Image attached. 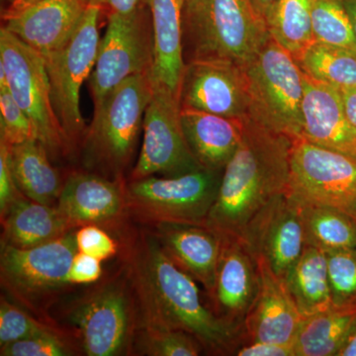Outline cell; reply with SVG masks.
I'll return each instance as SVG.
<instances>
[{"instance_id": "obj_1", "label": "cell", "mask_w": 356, "mask_h": 356, "mask_svg": "<svg viewBox=\"0 0 356 356\" xmlns=\"http://www.w3.org/2000/svg\"><path fill=\"white\" fill-rule=\"evenodd\" d=\"M119 243L139 327L179 330L195 337L209 355H233L243 337L215 315L197 281L166 254L151 229L123 231Z\"/></svg>"}, {"instance_id": "obj_2", "label": "cell", "mask_w": 356, "mask_h": 356, "mask_svg": "<svg viewBox=\"0 0 356 356\" xmlns=\"http://www.w3.org/2000/svg\"><path fill=\"white\" fill-rule=\"evenodd\" d=\"M293 140L245 117L242 142L222 170L205 224L221 236L242 238L259 211L288 191Z\"/></svg>"}, {"instance_id": "obj_3", "label": "cell", "mask_w": 356, "mask_h": 356, "mask_svg": "<svg viewBox=\"0 0 356 356\" xmlns=\"http://www.w3.org/2000/svg\"><path fill=\"white\" fill-rule=\"evenodd\" d=\"M153 92L152 74H136L95 105L92 122L81 145V163L88 172L126 180Z\"/></svg>"}, {"instance_id": "obj_4", "label": "cell", "mask_w": 356, "mask_h": 356, "mask_svg": "<svg viewBox=\"0 0 356 356\" xmlns=\"http://www.w3.org/2000/svg\"><path fill=\"white\" fill-rule=\"evenodd\" d=\"M67 322L74 330L81 353L88 356L133 355L139 316L130 278L124 266L70 307Z\"/></svg>"}, {"instance_id": "obj_5", "label": "cell", "mask_w": 356, "mask_h": 356, "mask_svg": "<svg viewBox=\"0 0 356 356\" xmlns=\"http://www.w3.org/2000/svg\"><path fill=\"white\" fill-rule=\"evenodd\" d=\"M186 30L191 58H219L242 67L254 60L270 37L250 0H196L185 8Z\"/></svg>"}, {"instance_id": "obj_6", "label": "cell", "mask_w": 356, "mask_h": 356, "mask_svg": "<svg viewBox=\"0 0 356 356\" xmlns=\"http://www.w3.org/2000/svg\"><path fill=\"white\" fill-rule=\"evenodd\" d=\"M252 120L291 139L301 138L303 127L304 72L296 58L269 37L245 67Z\"/></svg>"}, {"instance_id": "obj_7", "label": "cell", "mask_w": 356, "mask_h": 356, "mask_svg": "<svg viewBox=\"0 0 356 356\" xmlns=\"http://www.w3.org/2000/svg\"><path fill=\"white\" fill-rule=\"evenodd\" d=\"M76 252V229L34 248L1 243L2 287L23 308L44 320L55 299L72 286L67 274Z\"/></svg>"}, {"instance_id": "obj_8", "label": "cell", "mask_w": 356, "mask_h": 356, "mask_svg": "<svg viewBox=\"0 0 356 356\" xmlns=\"http://www.w3.org/2000/svg\"><path fill=\"white\" fill-rule=\"evenodd\" d=\"M222 173L202 168L177 177L126 180L129 216L145 226L163 222L205 224Z\"/></svg>"}, {"instance_id": "obj_9", "label": "cell", "mask_w": 356, "mask_h": 356, "mask_svg": "<svg viewBox=\"0 0 356 356\" xmlns=\"http://www.w3.org/2000/svg\"><path fill=\"white\" fill-rule=\"evenodd\" d=\"M99 6L88 4L81 22L63 46L43 57L50 81L51 102L72 152L86 132L79 107L81 86L95 69L99 48Z\"/></svg>"}, {"instance_id": "obj_10", "label": "cell", "mask_w": 356, "mask_h": 356, "mask_svg": "<svg viewBox=\"0 0 356 356\" xmlns=\"http://www.w3.org/2000/svg\"><path fill=\"white\" fill-rule=\"evenodd\" d=\"M0 63L6 69L9 91L31 120L37 140L51 158L69 156L72 149L54 109L43 57L1 27Z\"/></svg>"}, {"instance_id": "obj_11", "label": "cell", "mask_w": 356, "mask_h": 356, "mask_svg": "<svg viewBox=\"0 0 356 356\" xmlns=\"http://www.w3.org/2000/svg\"><path fill=\"white\" fill-rule=\"evenodd\" d=\"M154 38L151 13L144 2L129 13L107 14L89 86L95 105L112 89L136 74H152Z\"/></svg>"}, {"instance_id": "obj_12", "label": "cell", "mask_w": 356, "mask_h": 356, "mask_svg": "<svg viewBox=\"0 0 356 356\" xmlns=\"http://www.w3.org/2000/svg\"><path fill=\"white\" fill-rule=\"evenodd\" d=\"M288 193L300 202L336 208L356 219V156L293 140Z\"/></svg>"}, {"instance_id": "obj_13", "label": "cell", "mask_w": 356, "mask_h": 356, "mask_svg": "<svg viewBox=\"0 0 356 356\" xmlns=\"http://www.w3.org/2000/svg\"><path fill=\"white\" fill-rule=\"evenodd\" d=\"M180 112L178 95L154 83L153 95L145 112L142 147L129 179L156 175L177 177L202 170L185 139Z\"/></svg>"}, {"instance_id": "obj_14", "label": "cell", "mask_w": 356, "mask_h": 356, "mask_svg": "<svg viewBox=\"0 0 356 356\" xmlns=\"http://www.w3.org/2000/svg\"><path fill=\"white\" fill-rule=\"evenodd\" d=\"M181 108L229 117L250 115L245 67L219 58H191L185 65L178 90Z\"/></svg>"}, {"instance_id": "obj_15", "label": "cell", "mask_w": 356, "mask_h": 356, "mask_svg": "<svg viewBox=\"0 0 356 356\" xmlns=\"http://www.w3.org/2000/svg\"><path fill=\"white\" fill-rule=\"evenodd\" d=\"M241 240L254 259L266 261L284 281L307 245L296 199L288 191L274 198L252 219Z\"/></svg>"}, {"instance_id": "obj_16", "label": "cell", "mask_w": 356, "mask_h": 356, "mask_svg": "<svg viewBox=\"0 0 356 356\" xmlns=\"http://www.w3.org/2000/svg\"><path fill=\"white\" fill-rule=\"evenodd\" d=\"M261 288L257 259L241 238L222 236L214 289L208 299L215 315L245 337V324Z\"/></svg>"}, {"instance_id": "obj_17", "label": "cell", "mask_w": 356, "mask_h": 356, "mask_svg": "<svg viewBox=\"0 0 356 356\" xmlns=\"http://www.w3.org/2000/svg\"><path fill=\"white\" fill-rule=\"evenodd\" d=\"M125 184L126 180L110 179L88 170L70 173L58 197V209L74 229L96 225L124 231L130 217Z\"/></svg>"}, {"instance_id": "obj_18", "label": "cell", "mask_w": 356, "mask_h": 356, "mask_svg": "<svg viewBox=\"0 0 356 356\" xmlns=\"http://www.w3.org/2000/svg\"><path fill=\"white\" fill-rule=\"evenodd\" d=\"M147 228L166 254L202 285L207 298L214 289L222 236L206 224L163 222Z\"/></svg>"}, {"instance_id": "obj_19", "label": "cell", "mask_w": 356, "mask_h": 356, "mask_svg": "<svg viewBox=\"0 0 356 356\" xmlns=\"http://www.w3.org/2000/svg\"><path fill=\"white\" fill-rule=\"evenodd\" d=\"M88 6L86 0H42L17 13L2 14V27L44 57L69 40Z\"/></svg>"}, {"instance_id": "obj_20", "label": "cell", "mask_w": 356, "mask_h": 356, "mask_svg": "<svg viewBox=\"0 0 356 356\" xmlns=\"http://www.w3.org/2000/svg\"><path fill=\"white\" fill-rule=\"evenodd\" d=\"M255 259L261 274V288L245 321L242 341L290 346L304 318L290 296L284 281L273 273L266 261Z\"/></svg>"}, {"instance_id": "obj_21", "label": "cell", "mask_w": 356, "mask_h": 356, "mask_svg": "<svg viewBox=\"0 0 356 356\" xmlns=\"http://www.w3.org/2000/svg\"><path fill=\"white\" fill-rule=\"evenodd\" d=\"M301 138L356 156V128L348 120L339 89L304 74Z\"/></svg>"}, {"instance_id": "obj_22", "label": "cell", "mask_w": 356, "mask_h": 356, "mask_svg": "<svg viewBox=\"0 0 356 356\" xmlns=\"http://www.w3.org/2000/svg\"><path fill=\"white\" fill-rule=\"evenodd\" d=\"M182 130L192 154L205 170L222 172L240 147L245 118L181 108Z\"/></svg>"}, {"instance_id": "obj_23", "label": "cell", "mask_w": 356, "mask_h": 356, "mask_svg": "<svg viewBox=\"0 0 356 356\" xmlns=\"http://www.w3.org/2000/svg\"><path fill=\"white\" fill-rule=\"evenodd\" d=\"M151 13L154 38L152 79L178 95L185 65V0H142Z\"/></svg>"}, {"instance_id": "obj_24", "label": "cell", "mask_w": 356, "mask_h": 356, "mask_svg": "<svg viewBox=\"0 0 356 356\" xmlns=\"http://www.w3.org/2000/svg\"><path fill=\"white\" fill-rule=\"evenodd\" d=\"M7 158L14 179L26 197L57 205L67 177L51 165L50 154L38 140L7 145Z\"/></svg>"}, {"instance_id": "obj_25", "label": "cell", "mask_w": 356, "mask_h": 356, "mask_svg": "<svg viewBox=\"0 0 356 356\" xmlns=\"http://www.w3.org/2000/svg\"><path fill=\"white\" fill-rule=\"evenodd\" d=\"M1 225V243L18 248L44 245L74 231L57 205L36 202L26 196L14 204Z\"/></svg>"}, {"instance_id": "obj_26", "label": "cell", "mask_w": 356, "mask_h": 356, "mask_svg": "<svg viewBox=\"0 0 356 356\" xmlns=\"http://www.w3.org/2000/svg\"><path fill=\"white\" fill-rule=\"evenodd\" d=\"M284 283L304 318L332 308L327 252L307 245Z\"/></svg>"}, {"instance_id": "obj_27", "label": "cell", "mask_w": 356, "mask_h": 356, "mask_svg": "<svg viewBox=\"0 0 356 356\" xmlns=\"http://www.w3.org/2000/svg\"><path fill=\"white\" fill-rule=\"evenodd\" d=\"M356 323V310L332 307L305 318L293 341L295 356H337Z\"/></svg>"}, {"instance_id": "obj_28", "label": "cell", "mask_w": 356, "mask_h": 356, "mask_svg": "<svg viewBox=\"0 0 356 356\" xmlns=\"http://www.w3.org/2000/svg\"><path fill=\"white\" fill-rule=\"evenodd\" d=\"M297 202L303 220L306 245L325 252L356 248L355 218L336 208Z\"/></svg>"}, {"instance_id": "obj_29", "label": "cell", "mask_w": 356, "mask_h": 356, "mask_svg": "<svg viewBox=\"0 0 356 356\" xmlns=\"http://www.w3.org/2000/svg\"><path fill=\"white\" fill-rule=\"evenodd\" d=\"M307 76L339 90L356 88V51L314 42L298 57Z\"/></svg>"}, {"instance_id": "obj_30", "label": "cell", "mask_w": 356, "mask_h": 356, "mask_svg": "<svg viewBox=\"0 0 356 356\" xmlns=\"http://www.w3.org/2000/svg\"><path fill=\"white\" fill-rule=\"evenodd\" d=\"M313 3L314 0H277L267 18L269 34L295 58L315 42L312 30Z\"/></svg>"}, {"instance_id": "obj_31", "label": "cell", "mask_w": 356, "mask_h": 356, "mask_svg": "<svg viewBox=\"0 0 356 356\" xmlns=\"http://www.w3.org/2000/svg\"><path fill=\"white\" fill-rule=\"evenodd\" d=\"M312 30L318 43L356 51L353 26L341 0H314Z\"/></svg>"}, {"instance_id": "obj_32", "label": "cell", "mask_w": 356, "mask_h": 356, "mask_svg": "<svg viewBox=\"0 0 356 356\" xmlns=\"http://www.w3.org/2000/svg\"><path fill=\"white\" fill-rule=\"evenodd\" d=\"M195 337L184 331L163 327H139L133 355L147 356H197L204 353Z\"/></svg>"}, {"instance_id": "obj_33", "label": "cell", "mask_w": 356, "mask_h": 356, "mask_svg": "<svg viewBox=\"0 0 356 356\" xmlns=\"http://www.w3.org/2000/svg\"><path fill=\"white\" fill-rule=\"evenodd\" d=\"M332 307L356 310V248L327 252Z\"/></svg>"}, {"instance_id": "obj_34", "label": "cell", "mask_w": 356, "mask_h": 356, "mask_svg": "<svg viewBox=\"0 0 356 356\" xmlns=\"http://www.w3.org/2000/svg\"><path fill=\"white\" fill-rule=\"evenodd\" d=\"M49 321L36 318L26 309L2 297L0 303V348L6 344L58 331Z\"/></svg>"}, {"instance_id": "obj_35", "label": "cell", "mask_w": 356, "mask_h": 356, "mask_svg": "<svg viewBox=\"0 0 356 356\" xmlns=\"http://www.w3.org/2000/svg\"><path fill=\"white\" fill-rule=\"evenodd\" d=\"M81 353L74 334L62 330L6 344L0 348L1 356H70Z\"/></svg>"}, {"instance_id": "obj_36", "label": "cell", "mask_w": 356, "mask_h": 356, "mask_svg": "<svg viewBox=\"0 0 356 356\" xmlns=\"http://www.w3.org/2000/svg\"><path fill=\"white\" fill-rule=\"evenodd\" d=\"M37 139L29 117L26 115L9 89L0 91V140L9 146Z\"/></svg>"}, {"instance_id": "obj_37", "label": "cell", "mask_w": 356, "mask_h": 356, "mask_svg": "<svg viewBox=\"0 0 356 356\" xmlns=\"http://www.w3.org/2000/svg\"><path fill=\"white\" fill-rule=\"evenodd\" d=\"M77 252L91 255L100 261H108L120 252V243L106 229L88 225L76 229Z\"/></svg>"}, {"instance_id": "obj_38", "label": "cell", "mask_w": 356, "mask_h": 356, "mask_svg": "<svg viewBox=\"0 0 356 356\" xmlns=\"http://www.w3.org/2000/svg\"><path fill=\"white\" fill-rule=\"evenodd\" d=\"M25 197L20 191L9 166L7 144L0 140V217L6 216L14 204Z\"/></svg>"}, {"instance_id": "obj_39", "label": "cell", "mask_w": 356, "mask_h": 356, "mask_svg": "<svg viewBox=\"0 0 356 356\" xmlns=\"http://www.w3.org/2000/svg\"><path fill=\"white\" fill-rule=\"evenodd\" d=\"M102 261L91 255L76 252L70 264L67 280L72 285L92 284L102 280Z\"/></svg>"}, {"instance_id": "obj_40", "label": "cell", "mask_w": 356, "mask_h": 356, "mask_svg": "<svg viewBox=\"0 0 356 356\" xmlns=\"http://www.w3.org/2000/svg\"><path fill=\"white\" fill-rule=\"evenodd\" d=\"M233 355L236 356H295L293 344H276L262 341H242Z\"/></svg>"}, {"instance_id": "obj_41", "label": "cell", "mask_w": 356, "mask_h": 356, "mask_svg": "<svg viewBox=\"0 0 356 356\" xmlns=\"http://www.w3.org/2000/svg\"><path fill=\"white\" fill-rule=\"evenodd\" d=\"M88 4L99 6L105 13H129L140 6L142 0H86Z\"/></svg>"}, {"instance_id": "obj_42", "label": "cell", "mask_w": 356, "mask_h": 356, "mask_svg": "<svg viewBox=\"0 0 356 356\" xmlns=\"http://www.w3.org/2000/svg\"><path fill=\"white\" fill-rule=\"evenodd\" d=\"M341 91L344 109L348 120L356 128V88L346 89Z\"/></svg>"}, {"instance_id": "obj_43", "label": "cell", "mask_w": 356, "mask_h": 356, "mask_svg": "<svg viewBox=\"0 0 356 356\" xmlns=\"http://www.w3.org/2000/svg\"><path fill=\"white\" fill-rule=\"evenodd\" d=\"M277 0H250L255 13L266 22ZM267 26V25H266Z\"/></svg>"}, {"instance_id": "obj_44", "label": "cell", "mask_w": 356, "mask_h": 356, "mask_svg": "<svg viewBox=\"0 0 356 356\" xmlns=\"http://www.w3.org/2000/svg\"><path fill=\"white\" fill-rule=\"evenodd\" d=\"M337 356H356V323Z\"/></svg>"}, {"instance_id": "obj_45", "label": "cell", "mask_w": 356, "mask_h": 356, "mask_svg": "<svg viewBox=\"0 0 356 356\" xmlns=\"http://www.w3.org/2000/svg\"><path fill=\"white\" fill-rule=\"evenodd\" d=\"M341 3L350 17L353 26V34L356 40V0H341Z\"/></svg>"}, {"instance_id": "obj_46", "label": "cell", "mask_w": 356, "mask_h": 356, "mask_svg": "<svg viewBox=\"0 0 356 356\" xmlns=\"http://www.w3.org/2000/svg\"><path fill=\"white\" fill-rule=\"evenodd\" d=\"M42 0H16L15 2L9 7L6 10L2 11V14L4 13H14L17 11L22 10V9L27 8V7L34 6V4L38 3Z\"/></svg>"}, {"instance_id": "obj_47", "label": "cell", "mask_w": 356, "mask_h": 356, "mask_svg": "<svg viewBox=\"0 0 356 356\" xmlns=\"http://www.w3.org/2000/svg\"><path fill=\"white\" fill-rule=\"evenodd\" d=\"M16 0H1L2 6H6V8L3 9V10H6V9H8L9 7L13 6L14 2H15Z\"/></svg>"}, {"instance_id": "obj_48", "label": "cell", "mask_w": 356, "mask_h": 356, "mask_svg": "<svg viewBox=\"0 0 356 356\" xmlns=\"http://www.w3.org/2000/svg\"><path fill=\"white\" fill-rule=\"evenodd\" d=\"M196 0H185V8H187V7L191 6L192 4L195 2Z\"/></svg>"}]
</instances>
